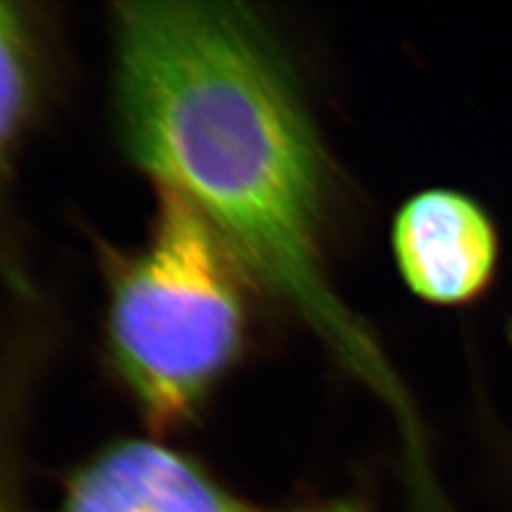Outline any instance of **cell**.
Here are the masks:
<instances>
[{
    "label": "cell",
    "instance_id": "cell-1",
    "mask_svg": "<svg viewBox=\"0 0 512 512\" xmlns=\"http://www.w3.org/2000/svg\"><path fill=\"white\" fill-rule=\"evenodd\" d=\"M114 23L131 160L192 203L247 274L287 300L403 429L414 427L401 380L325 277L323 158L270 33L232 2H124Z\"/></svg>",
    "mask_w": 512,
    "mask_h": 512
},
{
    "label": "cell",
    "instance_id": "cell-2",
    "mask_svg": "<svg viewBox=\"0 0 512 512\" xmlns=\"http://www.w3.org/2000/svg\"><path fill=\"white\" fill-rule=\"evenodd\" d=\"M109 346L148 421L190 420L247 332V270L202 213L160 188L148 239L110 270Z\"/></svg>",
    "mask_w": 512,
    "mask_h": 512
},
{
    "label": "cell",
    "instance_id": "cell-3",
    "mask_svg": "<svg viewBox=\"0 0 512 512\" xmlns=\"http://www.w3.org/2000/svg\"><path fill=\"white\" fill-rule=\"evenodd\" d=\"M391 243L406 287L433 306H475L499 277L503 243L494 215L458 188L410 196L395 215Z\"/></svg>",
    "mask_w": 512,
    "mask_h": 512
},
{
    "label": "cell",
    "instance_id": "cell-4",
    "mask_svg": "<svg viewBox=\"0 0 512 512\" xmlns=\"http://www.w3.org/2000/svg\"><path fill=\"white\" fill-rule=\"evenodd\" d=\"M63 512H272L224 488L196 461L150 440L107 448L74 476Z\"/></svg>",
    "mask_w": 512,
    "mask_h": 512
},
{
    "label": "cell",
    "instance_id": "cell-5",
    "mask_svg": "<svg viewBox=\"0 0 512 512\" xmlns=\"http://www.w3.org/2000/svg\"><path fill=\"white\" fill-rule=\"evenodd\" d=\"M2 86H0V131L4 150L18 137L31 109L33 67L27 27L16 6L2 4Z\"/></svg>",
    "mask_w": 512,
    "mask_h": 512
},
{
    "label": "cell",
    "instance_id": "cell-6",
    "mask_svg": "<svg viewBox=\"0 0 512 512\" xmlns=\"http://www.w3.org/2000/svg\"><path fill=\"white\" fill-rule=\"evenodd\" d=\"M503 456H505L503 459H505V469H507L505 475H507V482H509V486L512 488V448H509Z\"/></svg>",
    "mask_w": 512,
    "mask_h": 512
}]
</instances>
